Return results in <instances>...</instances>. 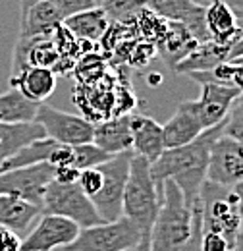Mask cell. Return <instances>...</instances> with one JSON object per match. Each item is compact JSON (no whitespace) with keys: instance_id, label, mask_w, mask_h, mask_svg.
<instances>
[{"instance_id":"5","label":"cell","mask_w":243,"mask_h":251,"mask_svg":"<svg viewBox=\"0 0 243 251\" xmlns=\"http://www.w3.org/2000/svg\"><path fill=\"white\" fill-rule=\"evenodd\" d=\"M201 222L203 232L222 234L230 246L234 244L238 232L242 230V197L236 189L222 188L213 182H205L199 191Z\"/></svg>"},{"instance_id":"34","label":"cell","mask_w":243,"mask_h":251,"mask_svg":"<svg viewBox=\"0 0 243 251\" xmlns=\"http://www.w3.org/2000/svg\"><path fill=\"white\" fill-rule=\"evenodd\" d=\"M79 172L75 166H54V182H60V184H75L77 178H79Z\"/></svg>"},{"instance_id":"22","label":"cell","mask_w":243,"mask_h":251,"mask_svg":"<svg viewBox=\"0 0 243 251\" xmlns=\"http://www.w3.org/2000/svg\"><path fill=\"white\" fill-rule=\"evenodd\" d=\"M64 29L72 33L75 39L81 41H100L104 37V33L110 25V20L106 16V12L102 10V6H95L91 10L79 12L75 16H70L62 22Z\"/></svg>"},{"instance_id":"33","label":"cell","mask_w":243,"mask_h":251,"mask_svg":"<svg viewBox=\"0 0 243 251\" xmlns=\"http://www.w3.org/2000/svg\"><path fill=\"white\" fill-rule=\"evenodd\" d=\"M156 52V47L154 43H143L139 47H133V52H131V64H137V66H143V64H149L151 58Z\"/></svg>"},{"instance_id":"20","label":"cell","mask_w":243,"mask_h":251,"mask_svg":"<svg viewBox=\"0 0 243 251\" xmlns=\"http://www.w3.org/2000/svg\"><path fill=\"white\" fill-rule=\"evenodd\" d=\"M64 18L52 0H41L22 14L20 37H43L52 35L62 25Z\"/></svg>"},{"instance_id":"23","label":"cell","mask_w":243,"mask_h":251,"mask_svg":"<svg viewBox=\"0 0 243 251\" xmlns=\"http://www.w3.org/2000/svg\"><path fill=\"white\" fill-rule=\"evenodd\" d=\"M41 215V207L14 195H0V226L14 232L29 230L31 222Z\"/></svg>"},{"instance_id":"36","label":"cell","mask_w":243,"mask_h":251,"mask_svg":"<svg viewBox=\"0 0 243 251\" xmlns=\"http://www.w3.org/2000/svg\"><path fill=\"white\" fill-rule=\"evenodd\" d=\"M37 2H41V0H20V14H24L27 8H31V6L37 4Z\"/></svg>"},{"instance_id":"15","label":"cell","mask_w":243,"mask_h":251,"mask_svg":"<svg viewBox=\"0 0 243 251\" xmlns=\"http://www.w3.org/2000/svg\"><path fill=\"white\" fill-rule=\"evenodd\" d=\"M205 22L211 41L218 45L232 47L243 37V29L238 24L236 10L226 0H211L205 12Z\"/></svg>"},{"instance_id":"8","label":"cell","mask_w":243,"mask_h":251,"mask_svg":"<svg viewBox=\"0 0 243 251\" xmlns=\"http://www.w3.org/2000/svg\"><path fill=\"white\" fill-rule=\"evenodd\" d=\"M35 122L41 124L45 137L62 143V145H83V143H93V122L77 116L58 110L54 106H49L45 102L39 104Z\"/></svg>"},{"instance_id":"19","label":"cell","mask_w":243,"mask_h":251,"mask_svg":"<svg viewBox=\"0 0 243 251\" xmlns=\"http://www.w3.org/2000/svg\"><path fill=\"white\" fill-rule=\"evenodd\" d=\"M197 45H199V41L178 22H166L162 35L154 41L156 50L160 52V56L166 60V64L172 70L176 68V64L182 62L191 50H195Z\"/></svg>"},{"instance_id":"14","label":"cell","mask_w":243,"mask_h":251,"mask_svg":"<svg viewBox=\"0 0 243 251\" xmlns=\"http://www.w3.org/2000/svg\"><path fill=\"white\" fill-rule=\"evenodd\" d=\"M240 95H242V91L236 89V87L216 85V83H203L201 85V97L195 100L203 127L209 129L213 126L222 124L224 118L228 116V110H230L232 102Z\"/></svg>"},{"instance_id":"6","label":"cell","mask_w":243,"mask_h":251,"mask_svg":"<svg viewBox=\"0 0 243 251\" xmlns=\"http://www.w3.org/2000/svg\"><path fill=\"white\" fill-rule=\"evenodd\" d=\"M41 211L45 215L66 217V219L73 220L81 228H89V226L104 222L98 217L93 201L83 193V189L77 186V182L75 184H60V182L52 180L45 189Z\"/></svg>"},{"instance_id":"21","label":"cell","mask_w":243,"mask_h":251,"mask_svg":"<svg viewBox=\"0 0 243 251\" xmlns=\"http://www.w3.org/2000/svg\"><path fill=\"white\" fill-rule=\"evenodd\" d=\"M41 124L33 122H0V162L18 153L35 139H43Z\"/></svg>"},{"instance_id":"40","label":"cell","mask_w":243,"mask_h":251,"mask_svg":"<svg viewBox=\"0 0 243 251\" xmlns=\"http://www.w3.org/2000/svg\"><path fill=\"white\" fill-rule=\"evenodd\" d=\"M240 209H242V230H243V197H242V207Z\"/></svg>"},{"instance_id":"24","label":"cell","mask_w":243,"mask_h":251,"mask_svg":"<svg viewBox=\"0 0 243 251\" xmlns=\"http://www.w3.org/2000/svg\"><path fill=\"white\" fill-rule=\"evenodd\" d=\"M230 50L232 47H224V45H218L214 41H205V43H199L195 47V50H191L182 62L176 64V72L178 74H189V72H203V70H211L216 64L226 62L230 60Z\"/></svg>"},{"instance_id":"32","label":"cell","mask_w":243,"mask_h":251,"mask_svg":"<svg viewBox=\"0 0 243 251\" xmlns=\"http://www.w3.org/2000/svg\"><path fill=\"white\" fill-rule=\"evenodd\" d=\"M0 251H22L20 234L6 226H0Z\"/></svg>"},{"instance_id":"18","label":"cell","mask_w":243,"mask_h":251,"mask_svg":"<svg viewBox=\"0 0 243 251\" xmlns=\"http://www.w3.org/2000/svg\"><path fill=\"white\" fill-rule=\"evenodd\" d=\"M93 143L108 155L131 151L133 139L129 129V114L112 116L93 126Z\"/></svg>"},{"instance_id":"4","label":"cell","mask_w":243,"mask_h":251,"mask_svg":"<svg viewBox=\"0 0 243 251\" xmlns=\"http://www.w3.org/2000/svg\"><path fill=\"white\" fill-rule=\"evenodd\" d=\"M64 251H149L139 226L123 217L81 228L79 236Z\"/></svg>"},{"instance_id":"37","label":"cell","mask_w":243,"mask_h":251,"mask_svg":"<svg viewBox=\"0 0 243 251\" xmlns=\"http://www.w3.org/2000/svg\"><path fill=\"white\" fill-rule=\"evenodd\" d=\"M162 81V77H160V74H152L151 77H149V83H152V85H158Z\"/></svg>"},{"instance_id":"31","label":"cell","mask_w":243,"mask_h":251,"mask_svg":"<svg viewBox=\"0 0 243 251\" xmlns=\"http://www.w3.org/2000/svg\"><path fill=\"white\" fill-rule=\"evenodd\" d=\"M230 242L218 232H201V251H230Z\"/></svg>"},{"instance_id":"30","label":"cell","mask_w":243,"mask_h":251,"mask_svg":"<svg viewBox=\"0 0 243 251\" xmlns=\"http://www.w3.org/2000/svg\"><path fill=\"white\" fill-rule=\"evenodd\" d=\"M54 6L58 8L60 16L66 20L70 16H75L79 12H85V10H91L95 6H100L98 0H52Z\"/></svg>"},{"instance_id":"39","label":"cell","mask_w":243,"mask_h":251,"mask_svg":"<svg viewBox=\"0 0 243 251\" xmlns=\"http://www.w3.org/2000/svg\"><path fill=\"white\" fill-rule=\"evenodd\" d=\"M234 6H242L243 8V0H234Z\"/></svg>"},{"instance_id":"28","label":"cell","mask_w":243,"mask_h":251,"mask_svg":"<svg viewBox=\"0 0 243 251\" xmlns=\"http://www.w3.org/2000/svg\"><path fill=\"white\" fill-rule=\"evenodd\" d=\"M222 135H228V137L243 143V93L232 102L228 116L224 118Z\"/></svg>"},{"instance_id":"3","label":"cell","mask_w":243,"mask_h":251,"mask_svg":"<svg viewBox=\"0 0 243 251\" xmlns=\"http://www.w3.org/2000/svg\"><path fill=\"white\" fill-rule=\"evenodd\" d=\"M160 203H162V186H158L152 180L151 162L139 155H131L129 176L122 199V215L131 219L139 226L143 240L147 244Z\"/></svg>"},{"instance_id":"10","label":"cell","mask_w":243,"mask_h":251,"mask_svg":"<svg viewBox=\"0 0 243 251\" xmlns=\"http://www.w3.org/2000/svg\"><path fill=\"white\" fill-rule=\"evenodd\" d=\"M207 182H213L222 188H236L243 182V143L220 135L213 143L209 166H207Z\"/></svg>"},{"instance_id":"1","label":"cell","mask_w":243,"mask_h":251,"mask_svg":"<svg viewBox=\"0 0 243 251\" xmlns=\"http://www.w3.org/2000/svg\"><path fill=\"white\" fill-rule=\"evenodd\" d=\"M222 127L224 122L205 129L199 137L185 145L164 149L162 155L151 162L152 180L158 186H162L164 180H172L180 188L185 203L191 207L197 201L203 184L207 182L211 149L214 141L222 135Z\"/></svg>"},{"instance_id":"35","label":"cell","mask_w":243,"mask_h":251,"mask_svg":"<svg viewBox=\"0 0 243 251\" xmlns=\"http://www.w3.org/2000/svg\"><path fill=\"white\" fill-rule=\"evenodd\" d=\"M230 251H243V230L238 232V236H236V240H234Z\"/></svg>"},{"instance_id":"12","label":"cell","mask_w":243,"mask_h":251,"mask_svg":"<svg viewBox=\"0 0 243 251\" xmlns=\"http://www.w3.org/2000/svg\"><path fill=\"white\" fill-rule=\"evenodd\" d=\"M147 8L166 22L182 24L199 43L211 41L205 22L207 6L193 0H147Z\"/></svg>"},{"instance_id":"38","label":"cell","mask_w":243,"mask_h":251,"mask_svg":"<svg viewBox=\"0 0 243 251\" xmlns=\"http://www.w3.org/2000/svg\"><path fill=\"white\" fill-rule=\"evenodd\" d=\"M234 189H236V191L240 193V197H243V182H242V184H238V186H236Z\"/></svg>"},{"instance_id":"25","label":"cell","mask_w":243,"mask_h":251,"mask_svg":"<svg viewBox=\"0 0 243 251\" xmlns=\"http://www.w3.org/2000/svg\"><path fill=\"white\" fill-rule=\"evenodd\" d=\"M39 104L27 100L18 89L0 93V122H33Z\"/></svg>"},{"instance_id":"11","label":"cell","mask_w":243,"mask_h":251,"mask_svg":"<svg viewBox=\"0 0 243 251\" xmlns=\"http://www.w3.org/2000/svg\"><path fill=\"white\" fill-rule=\"evenodd\" d=\"M81 232L73 220L58 217V215H45L39 219L37 226L29 230V234L22 240V251H54L70 246Z\"/></svg>"},{"instance_id":"17","label":"cell","mask_w":243,"mask_h":251,"mask_svg":"<svg viewBox=\"0 0 243 251\" xmlns=\"http://www.w3.org/2000/svg\"><path fill=\"white\" fill-rule=\"evenodd\" d=\"M10 87L18 89L31 102H45L56 89V74L52 68L29 66L16 75H10Z\"/></svg>"},{"instance_id":"27","label":"cell","mask_w":243,"mask_h":251,"mask_svg":"<svg viewBox=\"0 0 243 251\" xmlns=\"http://www.w3.org/2000/svg\"><path fill=\"white\" fill-rule=\"evenodd\" d=\"M110 157H112V155L104 153V151L98 149L95 143L73 145V166H75L77 170L98 166V164H102L104 160H108Z\"/></svg>"},{"instance_id":"29","label":"cell","mask_w":243,"mask_h":251,"mask_svg":"<svg viewBox=\"0 0 243 251\" xmlns=\"http://www.w3.org/2000/svg\"><path fill=\"white\" fill-rule=\"evenodd\" d=\"M77 186L83 189V193L91 199L93 195L98 193V189L102 186V174H100V170H98L97 166H93V168H83V170L79 172Z\"/></svg>"},{"instance_id":"7","label":"cell","mask_w":243,"mask_h":251,"mask_svg":"<svg viewBox=\"0 0 243 251\" xmlns=\"http://www.w3.org/2000/svg\"><path fill=\"white\" fill-rule=\"evenodd\" d=\"M131 155L133 151H123L118 155H112L108 160L97 166L102 174V186L98 189V193L91 197V201L98 217L104 222L122 217V199H123V189L129 176Z\"/></svg>"},{"instance_id":"16","label":"cell","mask_w":243,"mask_h":251,"mask_svg":"<svg viewBox=\"0 0 243 251\" xmlns=\"http://www.w3.org/2000/svg\"><path fill=\"white\" fill-rule=\"evenodd\" d=\"M129 129L135 155L147 158L149 162H154L164 151V133L162 124H158L154 118L145 114H129Z\"/></svg>"},{"instance_id":"26","label":"cell","mask_w":243,"mask_h":251,"mask_svg":"<svg viewBox=\"0 0 243 251\" xmlns=\"http://www.w3.org/2000/svg\"><path fill=\"white\" fill-rule=\"evenodd\" d=\"M102 10L106 12L108 20H114L118 24H131L145 8V0H102Z\"/></svg>"},{"instance_id":"2","label":"cell","mask_w":243,"mask_h":251,"mask_svg":"<svg viewBox=\"0 0 243 251\" xmlns=\"http://www.w3.org/2000/svg\"><path fill=\"white\" fill-rule=\"evenodd\" d=\"M193 232V209L172 180L162 182V203L149 234V251H182Z\"/></svg>"},{"instance_id":"13","label":"cell","mask_w":243,"mask_h":251,"mask_svg":"<svg viewBox=\"0 0 243 251\" xmlns=\"http://www.w3.org/2000/svg\"><path fill=\"white\" fill-rule=\"evenodd\" d=\"M203 131H205V127H203L199 110H197V102L183 100L178 104L174 116L162 126L164 149L185 145V143L193 141L195 137H199Z\"/></svg>"},{"instance_id":"9","label":"cell","mask_w":243,"mask_h":251,"mask_svg":"<svg viewBox=\"0 0 243 251\" xmlns=\"http://www.w3.org/2000/svg\"><path fill=\"white\" fill-rule=\"evenodd\" d=\"M54 178V166L49 162L0 172V195H14L43 209V195ZM43 213V211H41Z\"/></svg>"}]
</instances>
